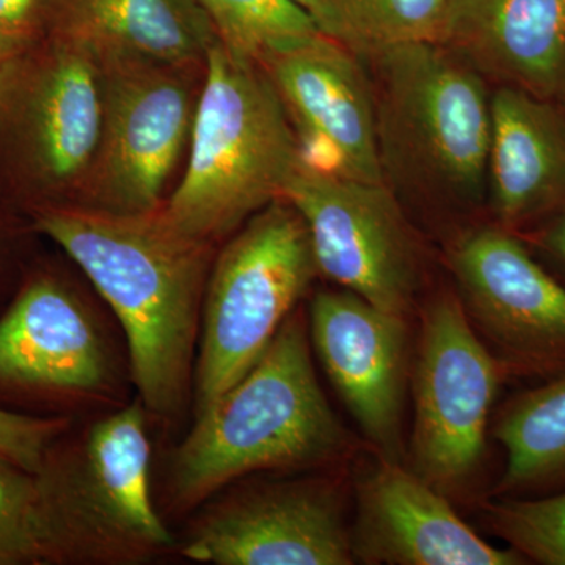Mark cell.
I'll list each match as a JSON object with an SVG mask.
<instances>
[{"label":"cell","instance_id":"obj_13","mask_svg":"<svg viewBox=\"0 0 565 565\" xmlns=\"http://www.w3.org/2000/svg\"><path fill=\"white\" fill-rule=\"evenodd\" d=\"M182 555L215 565L353 564L343 494L327 481L264 482L223 498Z\"/></svg>","mask_w":565,"mask_h":565},{"label":"cell","instance_id":"obj_18","mask_svg":"<svg viewBox=\"0 0 565 565\" xmlns=\"http://www.w3.org/2000/svg\"><path fill=\"white\" fill-rule=\"evenodd\" d=\"M487 185L498 225L512 232L565 206V120L546 99L493 93Z\"/></svg>","mask_w":565,"mask_h":565},{"label":"cell","instance_id":"obj_23","mask_svg":"<svg viewBox=\"0 0 565 565\" xmlns=\"http://www.w3.org/2000/svg\"><path fill=\"white\" fill-rule=\"evenodd\" d=\"M486 504L487 522L523 559L565 565V490L542 497H498Z\"/></svg>","mask_w":565,"mask_h":565},{"label":"cell","instance_id":"obj_10","mask_svg":"<svg viewBox=\"0 0 565 565\" xmlns=\"http://www.w3.org/2000/svg\"><path fill=\"white\" fill-rule=\"evenodd\" d=\"M508 371L479 340L459 297L441 292L427 303L414 374L412 470L440 492L475 475Z\"/></svg>","mask_w":565,"mask_h":565},{"label":"cell","instance_id":"obj_3","mask_svg":"<svg viewBox=\"0 0 565 565\" xmlns=\"http://www.w3.org/2000/svg\"><path fill=\"white\" fill-rule=\"evenodd\" d=\"M189 162L163 217L203 243L232 234L281 199L302 143L273 77L215 40L203 63Z\"/></svg>","mask_w":565,"mask_h":565},{"label":"cell","instance_id":"obj_25","mask_svg":"<svg viewBox=\"0 0 565 565\" xmlns=\"http://www.w3.org/2000/svg\"><path fill=\"white\" fill-rule=\"evenodd\" d=\"M63 415H32L0 407V457L35 475L47 449L68 433Z\"/></svg>","mask_w":565,"mask_h":565},{"label":"cell","instance_id":"obj_1","mask_svg":"<svg viewBox=\"0 0 565 565\" xmlns=\"http://www.w3.org/2000/svg\"><path fill=\"white\" fill-rule=\"evenodd\" d=\"M109 303L129 349L139 399L151 414H180L191 392L212 244L180 232L162 211L111 214L79 206L29 215Z\"/></svg>","mask_w":565,"mask_h":565},{"label":"cell","instance_id":"obj_14","mask_svg":"<svg viewBox=\"0 0 565 565\" xmlns=\"http://www.w3.org/2000/svg\"><path fill=\"white\" fill-rule=\"evenodd\" d=\"M302 134L305 162L364 182H386L373 81L355 52L319 33L264 63Z\"/></svg>","mask_w":565,"mask_h":565},{"label":"cell","instance_id":"obj_26","mask_svg":"<svg viewBox=\"0 0 565 565\" xmlns=\"http://www.w3.org/2000/svg\"><path fill=\"white\" fill-rule=\"evenodd\" d=\"M50 0H0V52L18 57L47 33Z\"/></svg>","mask_w":565,"mask_h":565},{"label":"cell","instance_id":"obj_5","mask_svg":"<svg viewBox=\"0 0 565 565\" xmlns=\"http://www.w3.org/2000/svg\"><path fill=\"white\" fill-rule=\"evenodd\" d=\"M367 61L386 184L449 203L478 202L492 131L484 77L435 41L399 44Z\"/></svg>","mask_w":565,"mask_h":565},{"label":"cell","instance_id":"obj_27","mask_svg":"<svg viewBox=\"0 0 565 565\" xmlns=\"http://www.w3.org/2000/svg\"><path fill=\"white\" fill-rule=\"evenodd\" d=\"M531 241L539 250L546 253L565 269V206L545 217Z\"/></svg>","mask_w":565,"mask_h":565},{"label":"cell","instance_id":"obj_8","mask_svg":"<svg viewBox=\"0 0 565 565\" xmlns=\"http://www.w3.org/2000/svg\"><path fill=\"white\" fill-rule=\"evenodd\" d=\"M102 63L103 136L76 206L111 214L161 210L167 182L191 140L202 88L193 70L202 65Z\"/></svg>","mask_w":565,"mask_h":565},{"label":"cell","instance_id":"obj_6","mask_svg":"<svg viewBox=\"0 0 565 565\" xmlns=\"http://www.w3.org/2000/svg\"><path fill=\"white\" fill-rule=\"evenodd\" d=\"M103 63L46 35L10 62L0 84V199L25 215L76 206L98 154Z\"/></svg>","mask_w":565,"mask_h":565},{"label":"cell","instance_id":"obj_7","mask_svg":"<svg viewBox=\"0 0 565 565\" xmlns=\"http://www.w3.org/2000/svg\"><path fill=\"white\" fill-rule=\"evenodd\" d=\"M318 274L307 226L285 199L244 223L207 278L195 415L255 366Z\"/></svg>","mask_w":565,"mask_h":565},{"label":"cell","instance_id":"obj_19","mask_svg":"<svg viewBox=\"0 0 565 565\" xmlns=\"http://www.w3.org/2000/svg\"><path fill=\"white\" fill-rule=\"evenodd\" d=\"M46 35L88 47L99 61L203 65L217 40L196 0H50Z\"/></svg>","mask_w":565,"mask_h":565},{"label":"cell","instance_id":"obj_30","mask_svg":"<svg viewBox=\"0 0 565 565\" xmlns=\"http://www.w3.org/2000/svg\"><path fill=\"white\" fill-rule=\"evenodd\" d=\"M14 57H9V55L2 54L0 52V84H2L3 76H6V71L9 68L10 62L13 61Z\"/></svg>","mask_w":565,"mask_h":565},{"label":"cell","instance_id":"obj_4","mask_svg":"<svg viewBox=\"0 0 565 565\" xmlns=\"http://www.w3.org/2000/svg\"><path fill=\"white\" fill-rule=\"evenodd\" d=\"M68 433L51 445L35 473L43 564H140L172 548L152 503L143 403L76 437Z\"/></svg>","mask_w":565,"mask_h":565},{"label":"cell","instance_id":"obj_16","mask_svg":"<svg viewBox=\"0 0 565 565\" xmlns=\"http://www.w3.org/2000/svg\"><path fill=\"white\" fill-rule=\"evenodd\" d=\"M353 556L367 564L520 565L514 548H497L456 514L444 492L379 457L356 482Z\"/></svg>","mask_w":565,"mask_h":565},{"label":"cell","instance_id":"obj_21","mask_svg":"<svg viewBox=\"0 0 565 565\" xmlns=\"http://www.w3.org/2000/svg\"><path fill=\"white\" fill-rule=\"evenodd\" d=\"M330 39L370 58L399 44L440 41L446 0H329Z\"/></svg>","mask_w":565,"mask_h":565},{"label":"cell","instance_id":"obj_29","mask_svg":"<svg viewBox=\"0 0 565 565\" xmlns=\"http://www.w3.org/2000/svg\"><path fill=\"white\" fill-rule=\"evenodd\" d=\"M14 230L11 226L10 218L6 212L0 210V275L3 273V266L7 263V256L10 253V245L13 243Z\"/></svg>","mask_w":565,"mask_h":565},{"label":"cell","instance_id":"obj_2","mask_svg":"<svg viewBox=\"0 0 565 565\" xmlns=\"http://www.w3.org/2000/svg\"><path fill=\"white\" fill-rule=\"evenodd\" d=\"M348 448L316 377L308 322L294 311L255 366L195 415L172 457L170 493L191 509L244 476L321 467Z\"/></svg>","mask_w":565,"mask_h":565},{"label":"cell","instance_id":"obj_20","mask_svg":"<svg viewBox=\"0 0 565 565\" xmlns=\"http://www.w3.org/2000/svg\"><path fill=\"white\" fill-rule=\"evenodd\" d=\"M493 437L505 452L498 497L565 490V373L509 401Z\"/></svg>","mask_w":565,"mask_h":565},{"label":"cell","instance_id":"obj_11","mask_svg":"<svg viewBox=\"0 0 565 565\" xmlns=\"http://www.w3.org/2000/svg\"><path fill=\"white\" fill-rule=\"evenodd\" d=\"M109 345L90 308L50 270L24 275L0 313V407L54 411L114 388Z\"/></svg>","mask_w":565,"mask_h":565},{"label":"cell","instance_id":"obj_22","mask_svg":"<svg viewBox=\"0 0 565 565\" xmlns=\"http://www.w3.org/2000/svg\"><path fill=\"white\" fill-rule=\"evenodd\" d=\"M228 50L264 65L319 35L310 13L292 0H196Z\"/></svg>","mask_w":565,"mask_h":565},{"label":"cell","instance_id":"obj_15","mask_svg":"<svg viewBox=\"0 0 565 565\" xmlns=\"http://www.w3.org/2000/svg\"><path fill=\"white\" fill-rule=\"evenodd\" d=\"M310 338L330 382L381 456L401 462L408 330L351 291L316 294Z\"/></svg>","mask_w":565,"mask_h":565},{"label":"cell","instance_id":"obj_24","mask_svg":"<svg viewBox=\"0 0 565 565\" xmlns=\"http://www.w3.org/2000/svg\"><path fill=\"white\" fill-rule=\"evenodd\" d=\"M43 564L35 475L0 457V565Z\"/></svg>","mask_w":565,"mask_h":565},{"label":"cell","instance_id":"obj_28","mask_svg":"<svg viewBox=\"0 0 565 565\" xmlns=\"http://www.w3.org/2000/svg\"><path fill=\"white\" fill-rule=\"evenodd\" d=\"M313 18L323 35L330 36L329 0H292Z\"/></svg>","mask_w":565,"mask_h":565},{"label":"cell","instance_id":"obj_12","mask_svg":"<svg viewBox=\"0 0 565 565\" xmlns=\"http://www.w3.org/2000/svg\"><path fill=\"white\" fill-rule=\"evenodd\" d=\"M448 264L465 311L509 371L565 373V286L512 230L498 223L468 230L449 245Z\"/></svg>","mask_w":565,"mask_h":565},{"label":"cell","instance_id":"obj_17","mask_svg":"<svg viewBox=\"0 0 565 565\" xmlns=\"http://www.w3.org/2000/svg\"><path fill=\"white\" fill-rule=\"evenodd\" d=\"M438 43L505 87L565 92V0H446Z\"/></svg>","mask_w":565,"mask_h":565},{"label":"cell","instance_id":"obj_9","mask_svg":"<svg viewBox=\"0 0 565 565\" xmlns=\"http://www.w3.org/2000/svg\"><path fill=\"white\" fill-rule=\"evenodd\" d=\"M281 199L302 217L319 274L381 310L411 313L422 255L386 182L351 180L303 159Z\"/></svg>","mask_w":565,"mask_h":565}]
</instances>
